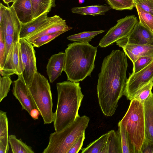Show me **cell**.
Wrapping results in <instances>:
<instances>
[{
    "label": "cell",
    "instance_id": "17",
    "mask_svg": "<svg viewBox=\"0 0 153 153\" xmlns=\"http://www.w3.org/2000/svg\"><path fill=\"white\" fill-rule=\"evenodd\" d=\"M12 6L22 24L27 23L33 19L30 0H14Z\"/></svg>",
    "mask_w": 153,
    "mask_h": 153
},
{
    "label": "cell",
    "instance_id": "19",
    "mask_svg": "<svg viewBox=\"0 0 153 153\" xmlns=\"http://www.w3.org/2000/svg\"><path fill=\"white\" fill-rule=\"evenodd\" d=\"M8 120L7 113L0 111V153L9 151Z\"/></svg>",
    "mask_w": 153,
    "mask_h": 153
},
{
    "label": "cell",
    "instance_id": "22",
    "mask_svg": "<svg viewBox=\"0 0 153 153\" xmlns=\"http://www.w3.org/2000/svg\"><path fill=\"white\" fill-rule=\"evenodd\" d=\"M33 19L44 13L49 12L55 6V0H30Z\"/></svg>",
    "mask_w": 153,
    "mask_h": 153
},
{
    "label": "cell",
    "instance_id": "30",
    "mask_svg": "<svg viewBox=\"0 0 153 153\" xmlns=\"http://www.w3.org/2000/svg\"><path fill=\"white\" fill-rule=\"evenodd\" d=\"M63 33V32H60L52 34L43 35L27 41L32 43L34 47L39 48L50 42Z\"/></svg>",
    "mask_w": 153,
    "mask_h": 153
},
{
    "label": "cell",
    "instance_id": "35",
    "mask_svg": "<svg viewBox=\"0 0 153 153\" xmlns=\"http://www.w3.org/2000/svg\"><path fill=\"white\" fill-rule=\"evenodd\" d=\"M140 153H153V140L145 138L142 145Z\"/></svg>",
    "mask_w": 153,
    "mask_h": 153
},
{
    "label": "cell",
    "instance_id": "20",
    "mask_svg": "<svg viewBox=\"0 0 153 153\" xmlns=\"http://www.w3.org/2000/svg\"><path fill=\"white\" fill-rule=\"evenodd\" d=\"M108 135L102 153H122L119 131L112 130L108 132Z\"/></svg>",
    "mask_w": 153,
    "mask_h": 153
},
{
    "label": "cell",
    "instance_id": "32",
    "mask_svg": "<svg viewBox=\"0 0 153 153\" xmlns=\"http://www.w3.org/2000/svg\"><path fill=\"white\" fill-rule=\"evenodd\" d=\"M0 76V102L6 97L10 90L13 82L9 76Z\"/></svg>",
    "mask_w": 153,
    "mask_h": 153
},
{
    "label": "cell",
    "instance_id": "7",
    "mask_svg": "<svg viewBox=\"0 0 153 153\" xmlns=\"http://www.w3.org/2000/svg\"><path fill=\"white\" fill-rule=\"evenodd\" d=\"M138 22L137 18L134 15L118 20L117 24L110 28L101 39L99 45L101 48L106 47L126 37Z\"/></svg>",
    "mask_w": 153,
    "mask_h": 153
},
{
    "label": "cell",
    "instance_id": "12",
    "mask_svg": "<svg viewBox=\"0 0 153 153\" xmlns=\"http://www.w3.org/2000/svg\"><path fill=\"white\" fill-rule=\"evenodd\" d=\"M13 94L19 102L22 110L29 114L32 109H38L22 75H18L17 79L13 82Z\"/></svg>",
    "mask_w": 153,
    "mask_h": 153
},
{
    "label": "cell",
    "instance_id": "9",
    "mask_svg": "<svg viewBox=\"0 0 153 153\" xmlns=\"http://www.w3.org/2000/svg\"><path fill=\"white\" fill-rule=\"evenodd\" d=\"M19 42L24 68L22 76L26 84L28 87L37 71L36 52L33 44L26 39H19Z\"/></svg>",
    "mask_w": 153,
    "mask_h": 153
},
{
    "label": "cell",
    "instance_id": "4",
    "mask_svg": "<svg viewBox=\"0 0 153 153\" xmlns=\"http://www.w3.org/2000/svg\"><path fill=\"white\" fill-rule=\"evenodd\" d=\"M90 121L86 115L79 116L69 126L59 132L50 134L47 146L43 153H68L72 145L85 133Z\"/></svg>",
    "mask_w": 153,
    "mask_h": 153
},
{
    "label": "cell",
    "instance_id": "34",
    "mask_svg": "<svg viewBox=\"0 0 153 153\" xmlns=\"http://www.w3.org/2000/svg\"><path fill=\"white\" fill-rule=\"evenodd\" d=\"M85 133L80 136L69 149L68 153H77L81 149L85 139Z\"/></svg>",
    "mask_w": 153,
    "mask_h": 153
},
{
    "label": "cell",
    "instance_id": "23",
    "mask_svg": "<svg viewBox=\"0 0 153 153\" xmlns=\"http://www.w3.org/2000/svg\"><path fill=\"white\" fill-rule=\"evenodd\" d=\"M108 134L107 133L81 149L82 153H102L107 140Z\"/></svg>",
    "mask_w": 153,
    "mask_h": 153
},
{
    "label": "cell",
    "instance_id": "26",
    "mask_svg": "<svg viewBox=\"0 0 153 153\" xmlns=\"http://www.w3.org/2000/svg\"><path fill=\"white\" fill-rule=\"evenodd\" d=\"M104 30L91 31H84L80 33L72 35L68 37L67 39L71 41L79 42H89L97 35L102 33Z\"/></svg>",
    "mask_w": 153,
    "mask_h": 153
},
{
    "label": "cell",
    "instance_id": "41",
    "mask_svg": "<svg viewBox=\"0 0 153 153\" xmlns=\"http://www.w3.org/2000/svg\"><path fill=\"white\" fill-rule=\"evenodd\" d=\"M134 1V2L135 1H136V0H133Z\"/></svg>",
    "mask_w": 153,
    "mask_h": 153
},
{
    "label": "cell",
    "instance_id": "31",
    "mask_svg": "<svg viewBox=\"0 0 153 153\" xmlns=\"http://www.w3.org/2000/svg\"><path fill=\"white\" fill-rule=\"evenodd\" d=\"M153 62V54L141 56L133 63L132 74L142 70Z\"/></svg>",
    "mask_w": 153,
    "mask_h": 153
},
{
    "label": "cell",
    "instance_id": "38",
    "mask_svg": "<svg viewBox=\"0 0 153 153\" xmlns=\"http://www.w3.org/2000/svg\"><path fill=\"white\" fill-rule=\"evenodd\" d=\"M3 1L4 3L7 4L8 5V7H9V3L11 2H13L14 0H3Z\"/></svg>",
    "mask_w": 153,
    "mask_h": 153
},
{
    "label": "cell",
    "instance_id": "14",
    "mask_svg": "<svg viewBox=\"0 0 153 153\" xmlns=\"http://www.w3.org/2000/svg\"><path fill=\"white\" fill-rule=\"evenodd\" d=\"M48 13H45L27 23L22 24L19 39H27L32 34L50 23L57 16L48 17Z\"/></svg>",
    "mask_w": 153,
    "mask_h": 153
},
{
    "label": "cell",
    "instance_id": "28",
    "mask_svg": "<svg viewBox=\"0 0 153 153\" xmlns=\"http://www.w3.org/2000/svg\"><path fill=\"white\" fill-rule=\"evenodd\" d=\"M153 86V79L137 90L133 95L132 99H136L143 104L152 93Z\"/></svg>",
    "mask_w": 153,
    "mask_h": 153
},
{
    "label": "cell",
    "instance_id": "1",
    "mask_svg": "<svg viewBox=\"0 0 153 153\" xmlns=\"http://www.w3.org/2000/svg\"><path fill=\"white\" fill-rule=\"evenodd\" d=\"M126 55L119 50H112L103 60L97 85L98 102L104 115H114L127 79Z\"/></svg>",
    "mask_w": 153,
    "mask_h": 153
},
{
    "label": "cell",
    "instance_id": "16",
    "mask_svg": "<svg viewBox=\"0 0 153 153\" xmlns=\"http://www.w3.org/2000/svg\"><path fill=\"white\" fill-rule=\"evenodd\" d=\"M120 47L133 63L141 56L153 54V45L126 44Z\"/></svg>",
    "mask_w": 153,
    "mask_h": 153
},
{
    "label": "cell",
    "instance_id": "33",
    "mask_svg": "<svg viewBox=\"0 0 153 153\" xmlns=\"http://www.w3.org/2000/svg\"><path fill=\"white\" fill-rule=\"evenodd\" d=\"M142 9L153 15V5L151 0H136L134 2Z\"/></svg>",
    "mask_w": 153,
    "mask_h": 153
},
{
    "label": "cell",
    "instance_id": "10",
    "mask_svg": "<svg viewBox=\"0 0 153 153\" xmlns=\"http://www.w3.org/2000/svg\"><path fill=\"white\" fill-rule=\"evenodd\" d=\"M153 79V62L140 71L130 74L127 79L123 95L131 100L135 93Z\"/></svg>",
    "mask_w": 153,
    "mask_h": 153
},
{
    "label": "cell",
    "instance_id": "3",
    "mask_svg": "<svg viewBox=\"0 0 153 153\" xmlns=\"http://www.w3.org/2000/svg\"><path fill=\"white\" fill-rule=\"evenodd\" d=\"M65 50L64 71L67 80L78 82L90 76L94 68L97 47L89 42H74Z\"/></svg>",
    "mask_w": 153,
    "mask_h": 153
},
{
    "label": "cell",
    "instance_id": "11",
    "mask_svg": "<svg viewBox=\"0 0 153 153\" xmlns=\"http://www.w3.org/2000/svg\"><path fill=\"white\" fill-rule=\"evenodd\" d=\"M116 42L119 47L126 44L153 45V33L138 22L126 37Z\"/></svg>",
    "mask_w": 153,
    "mask_h": 153
},
{
    "label": "cell",
    "instance_id": "29",
    "mask_svg": "<svg viewBox=\"0 0 153 153\" xmlns=\"http://www.w3.org/2000/svg\"><path fill=\"white\" fill-rule=\"evenodd\" d=\"M106 0L111 8L116 10H132L135 7V4L133 0Z\"/></svg>",
    "mask_w": 153,
    "mask_h": 153
},
{
    "label": "cell",
    "instance_id": "6",
    "mask_svg": "<svg viewBox=\"0 0 153 153\" xmlns=\"http://www.w3.org/2000/svg\"><path fill=\"white\" fill-rule=\"evenodd\" d=\"M45 124L53 121V100L50 85L43 75L36 72L28 87Z\"/></svg>",
    "mask_w": 153,
    "mask_h": 153
},
{
    "label": "cell",
    "instance_id": "37",
    "mask_svg": "<svg viewBox=\"0 0 153 153\" xmlns=\"http://www.w3.org/2000/svg\"><path fill=\"white\" fill-rule=\"evenodd\" d=\"M29 114L34 120L38 119L39 115H40L39 110L36 108H34L31 110Z\"/></svg>",
    "mask_w": 153,
    "mask_h": 153
},
{
    "label": "cell",
    "instance_id": "18",
    "mask_svg": "<svg viewBox=\"0 0 153 153\" xmlns=\"http://www.w3.org/2000/svg\"><path fill=\"white\" fill-rule=\"evenodd\" d=\"M145 138L153 140V93L143 103Z\"/></svg>",
    "mask_w": 153,
    "mask_h": 153
},
{
    "label": "cell",
    "instance_id": "21",
    "mask_svg": "<svg viewBox=\"0 0 153 153\" xmlns=\"http://www.w3.org/2000/svg\"><path fill=\"white\" fill-rule=\"evenodd\" d=\"M111 8L105 5H96L71 8L72 12L81 15H91L93 16L104 15Z\"/></svg>",
    "mask_w": 153,
    "mask_h": 153
},
{
    "label": "cell",
    "instance_id": "8",
    "mask_svg": "<svg viewBox=\"0 0 153 153\" xmlns=\"http://www.w3.org/2000/svg\"><path fill=\"white\" fill-rule=\"evenodd\" d=\"M22 25L13 7H7L0 3V32L12 36L19 42Z\"/></svg>",
    "mask_w": 153,
    "mask_h": 153
},
{
    "label": "cell",
    "instance_id": "39",
    "mask_svg": "<svg viewBox=\"0 0 153 153\" xmlns=\"http://www.w3.org/2000/svg\"><path fill=\"white\" fill-rule=\"evenodd\" d=\"M79 4H82L84 2L85 0H79Z\"/></svg>",
    "mask_w": 153,
    "mask_h": 153
},
{
    "label": "cell",
    "instance_id": "15",
    "mask_svg": "<svg viewBox=\"0 0 153 153\" xmlns=\"http://www.w3.org/2000/svg\"><path fill=\"white\" fill-rule=\"evenodd\" d=\"M65 53L60 52L52 55L49 59L46 66V72L51 83L53 82L64 71Z\"/></svg>",
    "mask_w": 153,
    "mask_h": 153
},
{
    "label": "cell",
    "instance_id": "27",
    "mask_svg": "<svg viewBox=\"0 0 153 153\" xmlns=\"http://www.w3.org/2000/svg\"><path fill=\"white\" fill-rule=\"evenodd\" d=\"M139 19V23L153 33V15L135 5Z\"/></svg>",
    "mask_w": 153,
    "mask_h": 153
},
{
    "label": "cell",
    "instance_id": "13",
    "mask_svg": "<svg viewBox=\"0 0 153 153\" xmlns=\"http://www.w3.org/2000/svg\"><path fill=\"white\" fill-rule=\"evenodd\" d=\"M24 70L19 42L15 43L10 53L6 59L1 75L9 76L13 74L22 75Z\"/></svg>",
    "mask_w": 153,
    "mask_h": 153
},
{
    "label": "cell",
    "instance_id": "25",
    "mask_svg": "<svg viewBox=\"0 0 153 153\" xmlns=\"http://www.w3.org/2000/svg\"><path fill=\"white\" fill-rule=\"evenodd\" d=\"M9 142L13 153H34L31 148L22 140L18 139L14 134L9 136Z\"/></svg>",
    "mask_w": 153,
    "mask_h": 153
},
{
    "label": "cell",
    "instance_id": "2",
    "mask_svg": "<svg viewBox=\"0 0 153 153\" xmlns=\"http://www.w3.org/2000/svg\"><path fill=\"white\" fill-rule=\"evenodd\" d=\"M57 102L53 113L55 131L59 132L73 123L78 117L84 95L78 82L64 81L56 84Z\"/></svg>",
    "mask_w": 153,
    "mask_h": 153
},
{
    "label": "cell",
    "instance_id": "36",
    "mask_svg": "<svg viewBox=\"0 0 153 153\" xmlns=\"http://www.w3.org/2000/svg\"><path fill=\"white\" fill-rule=\"evenodd\" d=\"M5 61V46L4 40L0 34V70L3 69Z\"/></svg>",
    "mask_w": 153,
    "mask_h": 153
},
{
    "label": "cell",
    "instance_id": "5",
    "mask_svg": "<svg viewBox=\"0 0 153 153\" xmlns=\"http://www.w3.org/2000/svg\"><path fill=\"white\" fill-rule=\"evenodd\" d=\"M128 133L135 153H140L145 138L143 104L135 99L131 100L128 108L120 121Z\"/></svg>",
    "mask_w": 153,
    "mask_h": 153
},
{
    "label": "cell",
    "instance_id": "40",
    "mask_svg": "<svg viewBox=\"0 0 153 153\" xmlns=\"http://www.w3.org/2000/svg\"><path fill=\"white\" fill-rule=\"evenodd\" d=\"M151 1H152V4H153V0H151Z\"/></svg>",
    "mask_w": 153,
    "mask_h": 153
},
{
    "label": "cell",
    "instance_id": "24",
    "mask_svg": "<svg viewBox=\"0 0 153 153\" xmlns=\"http://www.w3.org/2000/svg\"><path fill=\"white\" fill-rule=\"evenodd\" d=\"M122 153H135L128 133L120 121L118 124Z\"/></svg>",
    "mask_w": 153,
    "mask_h": 153
}]
</instances>
